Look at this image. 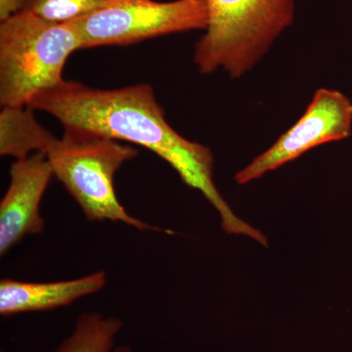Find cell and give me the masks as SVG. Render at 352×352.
Instances as JSON below:
<instances>
[{"instance_id":"2","label":"cell","mask_w":352,"mask_h":352,"mask_svg":"<svg viewBox=\"0 0 352 352\" xmlns=\"http://www.w3.org/2000/svg\"><path fill=\"white\" fill-rule=\"evenodd\" d=\"M80 50L73 22H52L30 9L1 21V107H30L38 95L63 82L67 60Z\"/></svg>"},{"instance_id":"12","label":"cell","mask_w":352,"mask_h":352,"mask_svg":"<svg viewBox=\"0 0 352 352\" xmlns=\"http://www.w3.org/2000/svg\"><path fill=\"white\" fill-rule=\"evenodd\" d=\"M30 0H0V22L29 8Z\"/></svg>"},{"instance_id":"13","label":"cell","mask_w":352,"mask_h":352,"mask_svg":"<svg viewBox=\"0 0 352 352\" xmlns=\"http://www.w3.org/2000/svg\"><path fill=\"white\" fill-rule=\"evenodd\" d=\"M32 1V0H30V4H31V2Z\"/></svg>"},{"instance_id":"1","label":"cell","mask_w":352,"mask_h":352,"mask_svg":"<svg viewBox=\"0 0 352 352\" xmlns=\"http://www.w3.org/2000/svg\"><path fill=\"white\" fill-rule=\"evenodd\" d=\"M30 107L50 113L65 131L127 141L150 150L212 204L226 233L265 242V236L234 214L220 195L212 178L214 157L210 148L183 138L170 126L151 85L96 89L64 80L38 95Z\"/></svg>"},{"instance_id":"10","label":"cell","mask_w":352,"mask_h":352,"mask_svg":"<svg viewBox=\"0 0 352 352\" xmlns=\"http://www.w3.org/2000/svg\"><path fill=\"white\" fill-rule=\"evenodd\" d=\"M122 328L118 317L98 312H85L76 319L75 328L53 352H134L131 347L117 346Z\"/></svg>"},{"instance_id":"6","label":"cell","mask_w":352,"mask_h":352,"mask_svg":"<svg viewBox=\"0 0 352 352\" xmlns=\"http://www.w3.org/2000/svg\"><path fill=\"white\" fill-rule=\"evenodd\" d=\"M351 126V101L337 90L320 88L315 92L300 119L270 149L240 170L235 180L245 184L258 179L316 146L349 138Z\"/></svg>"},{"instance_id":"7","label":"cell","mask_w":352,"mask_h":352,"mask_svg":"<svg viewBox=\"0 0 352 352\" xmlns=\"http://www.w3.org/2000/svg\"><path fill=\"white\" fill-rule=\"evenodd\" d=\"M54 177L47 157L34 153L11 164L10 183L0 201V254L6 256L27 236L38 235L45 223L41 203Z\"/></svg>"},{"instance_id":"4","label":"cell","mask_w":352,"mask_h":352,"mask_svg":"<svg viewBox=\"0 0 352 352\" xmlns=\"http://www.w3.org/2000/svg\"><path fill=\"white\" fill-rule=\"evenodd\" d=\"M43 155L54 177L73 197L88 221L109 220L139 231L171 233L132 217L118 199L116 173L122 164L138 157L135 148L103 136L65 131L62 138L53 135Z\"/></svg>"},{"instance_id":"5","label":"cell","mask_w":352,"mask_h":352,"mask_svg":"<svg viewBox=\"0 0 352 352\" xmlns=\"http://www.w3.org/2000/svg\"><path fill=\"white\" fill-rule=\"evenodd\" d=\"M73 24L82 50L126 45L166 34L205 30L208 9L205 0H110Z\"/></svg>"},{"instance_id":"11","label":"cell","mask_w":352,"mask_h":352,"mask_svg":"<svg viewBox=\"0 0 352 352\" xmlns=\"http://www.w3.org/2000/svg\"><path fill=\"white\" fill-rule=\"evenodd\" d=\"M110 0H32L30 10L44 19L73 22L105 6Z\"/></svg>"},{"instance_id":"9","label":"cell","mask_w":352,"mask_h":352,"mask_svg":"<svg viewBox=\"0 0 352 352\" xmlns=\"http://www.w3.org/2000/svg\"><path fill=\"white\" fill-rule=\"evenodd\" d=\"M32 107L2 108L0 113V154L23 159L44 154L53 134L36 120Z\"/></svg>"},{"instance_id":"8","label":"cell","mask_w":352,"mask_h":352,"mask_svg":"<svg viewBox=\"0 0 352 352\" xmlns=\"http://www.w3.org/2000/svg\"><path fill=\"white\" fill-rule=\"evenodd\" d=\"M106 284L107 273L103 270L66 281L25 282L6 278L0 281V315L14 316L68 307L101 291Z\"/></svg>"},{"instance_id":"3","label":"cell","mask_w":352,"mask_h":352,"mask_svg":"<svg viewBox=\"0 0 352 352\" xmlns=\"http://www.w3.org/2000/svg\"><path fill=\"white\" fill-rule=\"evenodd\" d=\"M208 24L194 47L204 75L222 69L232 78L251 71L293 24L296 0H205Z\"/></svg>"}]
</instances>
